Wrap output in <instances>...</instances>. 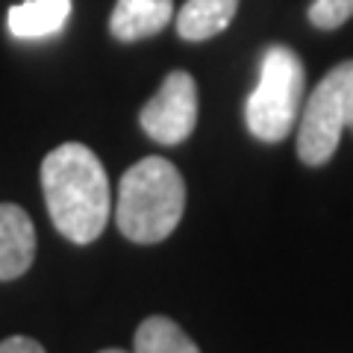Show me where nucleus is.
Instances as JSON below:
<instances>
[{
    "instance_id": "1a4fd4ad",
    "label": "nucleus",
    "mask_w": 353,
    "mask_h": 353,
    "mask_svg": "<svg viewBox=\"0 0 353 353\" xmlns=\"http://www.w3.org/2000/svg\"><path fill=\"white\" fill-rule=\"evenodd\" d=\"M71 15V0H24L9 9L6 24L18 39H41L59 32Z\"/></svg>"
},
{
    "instance_id": "7ed1b4c3",
    "label": "nucleus",
    "mask_w": 353,
    "mask_h": 353,
    "mask_svg": "<svg viewBox=\"0 0 353 353\" xmlns=\"http://www.w3.org/2000/svg\"><path fill=\"white\" fill-rule=\"evenodd\" d=\"M306 71L297 53L285 44H271L262 57L259 83L248 97L245 121L259 141L277 145L289 139L303 109Z\"/></svg>"
},
{
    "instance_id": "20e7f679",
    "label": "nucleus",
    "mask_w": 353,
    "mask_h": 353,
    "mask_svg": "<svg viewBox=\"0 0 353 353\" xmlns=\"http://www.w3.org/2000/svg\"><path fill=\"white\" fill-rule=\"evenodd\" d=\"M353 132V59L330 68L321 83L303 101L297 121V157L309 168H321L333 159L341 132Z\"/></svg>"
},
{
    "instance_id": "6e6552de",
    "label": "nucleus",
    "mask_w": 353,
    "mask_h": 353,
    "mask_svg": "<svg viewBox=\"0 0 353 353\" xmlns=\"http://www.w3.org/2000/svg\"><path fill=\"white\" fill-rule=\"evenodd\" d=\"M239 12V0H185L176 12V32L185 41H206L224 32Z\"/></svg>"
},
{
    "instance_id": "ddd939ff",
    "label": "nucleus",
    "mask_w": 353,
    "mask_h": 353,
    "mask_svg": "<svg viewBox=\"0 0 353 353\" xmlns=\"http://www.w3.org/2000/svg\"><path fill=\"white\" fill-rule=\"evenodd\" d=\"M101 353H124V350H115V347H112V350H101Z\"/></svg>"
},
{
    "instance_id": "9d476101",
    "label": "nucleus",
    "mask_w": 353,
    "mask_h": 353,
    "mask_svg": "<svg viewBox=\"0 0 353 353\" xmlns=\"http://www.w3.org/2000/svg\"><path fill=\"white\" fill-rule=\"evenodd\" d=\"M136 353H201L185 330L165 315H150L136 330Z\"/></svg>"
},
{
    "instance_id": "423d86ee",
    "label": "nucleus",
    "mask_w": 353,
    "mask_h": 353,
    "mask_svg": "<svg viewBox=\"0 0 353 353\" xmlns=\"http://www.w3.org/2000/svg\"><path fill=\"white\" fill-rule=\"evenodd\" d=\"M36 259V227L15 203H0V280H18Z\"/></svg>"
},
{
    "instance_id": "f8f14e48",
    "label": "nucleus",
    "mask_w": 353,
    "mask_h": 353,
    "mask_svg": "<svg viewBox=\"0 0 353 353\" xmlns=\"http://www.w3.org/2000/svg\"><path fill=\"white\" fill-rule=\"evenodd\" d=\"M0 353H48V350L30 336H9L6 341H0Z\"/></svg>"
},
{
    "instance_id": "0eeeda50",
    "label": "nucleus",
    "mask_w": 353,
    "mask_h": 353,
    "mask_svg": "<svg viewBox=\"0 0 353 353\" xmlns=\"http://www.w3.org/2000/svg\"><path fill=\"white\" fill-rule=\"evenodd\" d=\"M174 18V0H118L109 32L118 41H141L162 32Z\"/></svg>"
},
{
    "instance_id": "9b49d317",
    "label": "nucleus",
    "mask_w": 353,
    "mask_h": 353,
    "mask_svg": "<svg viewBox=\"0 0 353 353\" xmlns=\"http://www.w3.org/2000/svg\"><path fill=\"white\" fill-rule=\"evenodd\" d=\"M353 18V0H315L309 6V21L318 30H339Z\"/></svg>"
},
{
    "instance_id": "f03ea898",
    "label": "nucleus",
    "mask_w": 353,
    "mask_h": 353,
    "mask_svg": "<svg viewBox=\"0 0 353 353\" xmlns=\"http://www.w3.org/2000/svg\"><path fill=\"white\" fill-rule=\"evenodd\" d=\"M185 209V180L168 159L148 157L121 176L115 224L136 245L168 239Z\"/></svg>"
},
{
    "instance_id": "39448f33",
    "label": "nucleus",
    "mask_w": 353,
    "mask_h": 353,
    "mask_svg": "<svg viewBox=\"0 0 353 353\" xmlns=\"http://www.w3.org/2000/svg\"><path fill=\"white\" fill-rule=\"evenodd\" d=\"M141 130L159 145H183L197 124V85L185 71H171L159 92L141 106Z\"/></svg>"
},
{
    "instance_id": "f257e3e1",
    "label": "nucleus",
    "mask_w": 353,
    "mask_h": 353,
    "mask_svg": "<svg viewBox=\"0 0 353 353\" xmlns=\"http://www.w3.org/2000/svg\"><path fill=\"white\" fill-rule=\"evenodd\" d=\"M41 192L48 215L74 245H92L103 233L112 194L101 159L80 141L53 148L41 162Z\"/></svg>"
}]
</instances>
